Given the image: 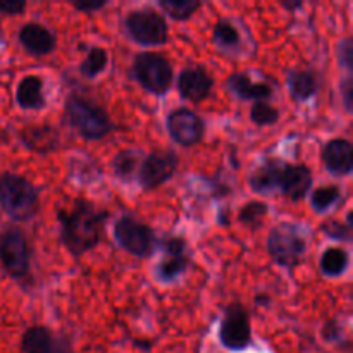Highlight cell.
Wrapping results in <instances>:
<instances>
[{"label": "cell", "instance_id": "cell-8", "mask_svg": "<svg viewBox=\"0 0 353 353\" xmlns=\"http://www.w3.org/2000/svg\"><path fill=\"white\" fill-rule=\"evenodd\" d=\"M0 264L12 279L28 278L31 269V248L28 238L17 228H9L0 234Z\"/></svg>", "mask_w": 353, "mask_h": 353}, {"label": "cell", "instance_id": "cell-31", "mask_svg": "<svg viewBox=\"0 0 353 353\" xmlns=\"http://www.w3.org/2000/svg\"><path fill=\"white\" fill-rule=\"evenodd\" d=\"M321 231L326 234L331 240L343 241V243H350L352 241V226H348L347 223H340L336 219L324 221L321 224Z\"/></svg>", "mask_w": 353, "mask_h": 353}, {"label": "cell", "instance_id": "cell-24", "mask_svg": "<svg viewBox=\"0 0 353 353\" xmlns=\"http://www.w3.org/2000/svg\"><path fill=\"white\" fill-rule=\"evenodd\" d=\"M214 43L224 52H234L241 47V33L230 19L217 21L214 26Z\"/></svg>", "mask_w": 353, "mask_h": 353}, {"label": "cell", "instance_id": "cell-19", "mask_svg": "<svg viewBox=\"0 0 353 353\" xmlns=\"http://www.w3.org/2000/svg\"><path fill=\"white\" fill-rule=\"evenodd\" d=\"M16 102L23 110H41L47 105L43 79L37 74L24 76L16 88Z\"/></svg>", "mask_w": 353, "mask_h": 353}, {"label": "cell", "instance_id": "cell-11", "mask_svg": "<svg viewBox=\"0 0 353 353\" xmlns=\"http://www.w3.org/2000/svg\"><path fill=\"white\" fill-rule=\"evenodd\" d=\"M165 126H168L169 137L179 147H195L202 143L205 137V121L188 107H179L172 110L168 116Z\"/></svg>", "mask_w": 353, "mask_h": 353}, {"label": "cell", "instance_id": "cell-20", "mask_svg": "<svg viewBox=\"0 0 353 353\" xmlns=\"http://www.w3.org/2000/svg\"><path fill=\"white\" fill-rule=\"evenodd\" d=\"M24 147L30 148L31 152H38V154H48L59 148V133L55 128L48 126V124H41V126H30L23 131L21 134Z\"/></svg>", "mask_w": 353, "mask_h": 353}, {"label": "cell", "instance_id": "cell-30", "mask_svg": "<svg viewBox=\"0 0 353 353\" xmlns=\"http://www.w3.org/2000/svg\"><path fill=\"white\" fill-rule=\"evenodd\" d=\"M279 110L269 102H254L250 109V119L255 126H272L279 121Z\"/></svg>", "mask_w": 353, "mask_h": 353}, {"label": "cell", "instance_id": "cell-4", "mask_svg": "<svg viewBox=\"0 0 353 353\" xmlns=\"http://www.w3.org/2000/svg\"><path fill=\"white\" fill-rule=\"evenodd\" d=\"M133 78L145 92L152 95H165L174 83V69L168 57L157 52H140L131 65Z\"/></svg>", "mask_w": 353, "mask_h": 353}, {"label": "cell", "instance_id": "cell-15", "mask_svg": "<svg viewBox=\"0 0 353 353\" xmlns=\"http://www.w3.org/2000/svg\"><path fill=\"white\" fill-rule=\"evenodd\" d=\"M176 86H178L179 95L185 100L202 102V100L209 99L212 93L214 78L202 65H188L179 72Z\"/></svg>", "mask_w": 353, "mask_h": 353}, {"label": "cell", "instance_id": "cell-27", "mask_svg": "<svg viewBox=\"0 0 353 353\" xmlns=\"http://www.w3.org/2000/svg\"><path fill=\"white\" fill-rule=\"evenodd\" d=\"M159 7L174 21H188L202 7L200 0H159Z\"/></svg>", "mask_w": 353, "mask_h": 353}, {"label": "cell", "instance_id": "cell-1", "mask_svg": "<svg viewBox=\"0 0 353 353\" xmlns=\"http://www.w3.org/2000/svg\"><path fill=\"white\" fill-rule=\"evenodd\" d=\"M107 219V210L99 209L90 200H76L71 210L61 209L57 212L62 245L72 257H83L102 241Z\"/></svg>", "mask_w": 353, "mask_h": 353}, {"label": "cell", "instance_id": "cell-25", "mask_svg": "<svg viewBox=\"0 0 353 353\" xmlns=\"http://www.w3.org/2000/svg\"><path fill=\"white\" fill-rule=\"evenodd\" d=\"M141 155L137 150H121L114 155L112 159V171L123 181L133 178V174H137L138 168L141 164Z\"/></svg>", "mask_w": 353, "mask_h": 353}, {"label": "cell", "instance_id": "cell-6", "mask_svg": "<svg viewBox=\"0 0 353 353\" xmlns=\"http://www.w3.org/2000/svg\"><path fill=\"white\" fill-rule=\"evenodd\" d=\"M126 33L134 43L143 47H157L164 45L169 38L168 21L162 14L152 7L131 10L124 19Z\"/></svg>", "mask_w": 353, "mask_h": 353}, {"label": "cell", "instance_id": "cell-32", "mask_svg": "<svg viewBox=\"0 0 353 353\" xmlns=\"http://www.w3.org/2000/svg\"><path fill=\"white\" fill-rule=\"evenodd\" d=\"M338 62L340 65H343L348 72H352L353 69V41L350 38H345L343 41H340L338 45Z\"/></svg>", "mask_w": 353, "mask_h": 353}, {"label": "cell", "instance_id": "cell-3", "mask_svg": "<svg viewBox=\"0 0 353 353\" xmlns=\"http://www.w3.org/2000/svg\"><path fill=\"white\" fill-rule=\"evenodd\" d=\"M40 205V193L30 179L6 172L0 178V207L16 223L33 219Z\"/></svg>", "mask_w": 353, "mask_h": 353}, {"label": "cell", "instance_id": "cell-18", "mask_svg": "<svg viewBox=\"0 0 353 353\" xmlns=\"http://www.w3.org/2000/svg\"><path fill=\"white\" fill-rule=\"evenodd\" d=\"M228 90L240 100H252V102H268L272 97V86L268 83L254 81L250 74L245 71L233 72L228 78Z\"/></svg>", "mask_w": 353, "mask_h": 353}, {"label": "cell", "instance_id": "cell-12", "mask_svg": "<svg viewBox=\"0 0 353 353\" xmlns=\"http://www.w3.org/2000/svg\"><path fill=\"white\" fill-rule=\"evenodd\" d=\"M159 247L162 248L161 264L155 269V276L161 283H172L179 276L185 274L190 265V257L186 254V241L179 236H165L159 240Z\"/></svg>", "mask_w": 353, "mask_h": 353}, {"label": "cell", "instance_id": "cell-35", "mask_svg": "<svg viewBox=\"0 0 353 353\" xmlns=\"http://www.w3.org/2000/svg\"><path fill=\"white\" fill-rule=\"evenodd\" d=\"M352 78L348 76V78L343 79V83H341V95H343V102H345V109L348 110V112H352V97H353V92H352Z\"/></svg>", "mask_w": 353, "mask_h": 353}, {"label": "cell", "instance_id": "cell-28", "mask_svg": "<svg viewBox=\"0 0 353 353\" xmlns=\"http://www.w3.org/2000/svg\"><path fill=\"white\" fill-rule=\"evenodd\" d=\"M340 196H341L340 186L336 185L319 186V188L314 190L312 195H310V207H312L317 214H324L326 210H330L338 200H340Z\"/></svg>", "mask_w": 353, "mask_h": 353}, {"label": "cell", "instance_id": "cell-29", "mask_svg": "<svg viewBox=\"0 0 353 353\" xmlns=\"http://www.w3.org/2000/svg\"><path fill=\"white\" fill-rule=\"evenodd\" d=\"M268 214H269L268 203L254 200V202H248L241 207L240 212H238V221H240L243 226L255 230V228H259L262 223H264Z\"/></svg>", "mask_w": 353, "mask_h": 353}, {"label": "cell", "instance_id": "cell-26", "mask_svg": "<svg viewBox=\"0 0 353 353\" xmlns=\"http://www.w3.org/2000/svg\"><path fill=\"white\" fill-rule=\"evenodd\" d=\"M107 64H109V54L105 48L92 47L79 64V74L85 76L86 79H95L105 71Z\"/></svg>", "mask_w": 353, "mask_h": 353}, {"label": "cell", "instance_id": "cell-23", "mask_svg": "<svg viewBox=\"0 0 353 353\" xmlns=\"http://www.w3.org/2000/svg\"><path fill=\"white\" fill-rule=\"evenodd\" d=\"M350 265V255L341 247H330L323 252L319 259L321 272L327 278H338L347 272Z\"/></svg>", "mask_w": 353, "mask_h": 353}, {"label": "cell", "instance_id": "cell-22", "mask_svg": "<svg viewBox=\"0 0 353 353\" xmlns=\"http://www.w3.org/2000/svg\"><path fill=\"white\" fill-rule=\"evenodd\" d=\"M281 161L278 159H269L264 164L259 165L248 178L252 192L261 193V195H269L276 190V181H278V171Z\"/></svg>", "mask_w": 353, "mask_h": 353}, {"label": "cell", "instance_id": "cell-7", "mask_svg": "<svg viewBox=\"0 0 353 353\" xmlns=\"http://www.w3.org/2000/svg\"><path fill=\"white\" fill-rule=\"evenodd\" d=\"M114 238L128 254L138 259H148L159 248V238L148 224L133 216H121L114 224Z\"/></svg>", "mask_w": 353, "mask_h": 353}, {"label": "cell", "instance_id": "cell-36", "mask_svg": "<svg viewBox=\"0 0 353 353\" xmlns=\"http://www.w3.org/2000/svg\"><path fill=\"white\" fill-rule=\"evenodd\" d=\"M281 6L288 10H296L302 7V2H299V0H296V2H288V0H285V2H281Z\"/></svg>", "mask_w": 353, "mask_h": 353}, {"label": "cell", "instance_id": "cell-17", "mask_svg": "<svg viewBox=\"0 0 353 353\" xmlns=\"http://www.w3.org/2000/svg\"><path fill=\"white\" fill-rule=\"evenodd\" d=\"M353 145L347 138H333L327 141L323 148V164L333 176L343 178V176L352 174L353 169Z\"/></svg>", "mask_w": 353, "mask_h": 353}, {"label": "cell", "instance_id": "cell-9", "mask_svg": "<svg viewBox=\"0 0 353 353\" xmlns=\"http://www.w3.org/2000/svg\"><path fill=\"white\" fill-rule=\"evenodd\" d=\"M219 340L223 347L231 352H241L252 343L250 316L240 302L230 303L224 309L219 326Z\"/></svg>", "mask_w": 353, "mask_h": 353}, {"label": "cell", "instance_id": "cell-14", "mask_svg": "<svg viewBox=\"0 0 353 353\" xmlns=\"http://www.w3.org/2000/svg\"><path fill=\"white\" fill-rule=\"evenodd\" d=\"M276 190H279L292 202H300L312 190V171L305 164H290L281 161Z\"/></svg>", "mask_w": 353, "mask_h": 353}, {"label": "cell", "instance_id": "cell-34", "mask_svg": "<svg viewBox=\"0 0 353 353\" xmlns=\"http://www.w3.org/2000/svg\"><path fill=\"white\" fill-rule=\"evenodd\" d=\"M105 6L107 2H103V0H78V2H72V7L83 14L97 12V10L103 9Z\"/></svg>", "mask_w": 353, "mask_h": 353}, {"label": "cell", "instance_id": "cell-10", "mask_svg": "<svg viewBox=\"0 0 353 353\" xmlns=\"http://www.w3.org/2000/svg\"><path fill=\"white\" fill-rule=\"evenodd\" d=\"M178 165L179 157L171 150L148 154L147 157H143L137 172L141 190L152 192V190L168 183L174 176Z\"/></svg>", "mask_w": 353, "mask_h": 353}, {"label": "cell", "instance_id": "cell-16", "mask_svg": "<svg viewBox=\"0 0 353 353\" xmlns=\"http://www.w3.org/2000/svg\"><path fill=\"white\" fill-rule=\"evenodd\" d=\"M17 40H19L21 47L33 57H45L57 47V37L54 31L41 23H34V21L21 26Z\"/></svg>", "mask_w": 353, "mask_h": 353}, {"label": "cell", "instance_id": "cell-21", "mask_svg": "<svg viewBox=\"0 0 353 353\" xmlns=\"http://www.w3.org/2000/svg\"><path fill=\"white\" fill-rule=\"evenodd\" d=\"M288 90L299 102H307L316 97L319 90V78L312 69H292L288 72Z\"/></svg>", "mask_w": 353, "mask_h": 353}, {"label": "cell", "instance_id": "cell-5", "mask_svg": "<svg viewBox=\"0 0 353 353\" xmlns=\"http://www.w3.org/2000/svg\"><path fill=\"white\" fill-rule=\"evenodd\" d=\"M268 252L276 265L292 269L305 255L307 240L296 224H276L268 236Z\"/></svg>", "mask_w": 353, "mask_h": 353}, {"label": "cell", "instance_id": "cell-33", "mask_svg": "<svg viewBox=\"0 0 353 353\" xmlns=\"http://www.w3.org/2000/svg\"><path fill=\"white\" fill-rule=\"evenodd\" d=\"M26 10L24 0H0V12L7 16H19Z\"/></svg>", "mask_w": 353, "mask_h": 353}, {"label": "cell", "instance_id": "cell-2", "mask_svg": "<svg viewBox=\"0 0 353 353\" xmlns=\"http://www.w3.org/2000/svg\"><path fill=\"white\" fill-rule=\"evenodd\" d=\"M64 119L85 140H103L114 131L107 110L81 95H69L64 103Z\"/></svg>", "mask_w": 353, "mask_h": 353}, {"label": "cell", "instance_id": "cell-13", "mask_svg": "<svg viewBox=\"0 0 353 353\" xmlns=\"http://www.w3.org/2000/svg\"><path fill=\"white\" fill-rule=\"evenodd\" d=\"M21 353H72V343L65 334L47 326H31L21 338Z\"/></svg>", "mask_w": 353, "mask_h": 353}]
</instances>
